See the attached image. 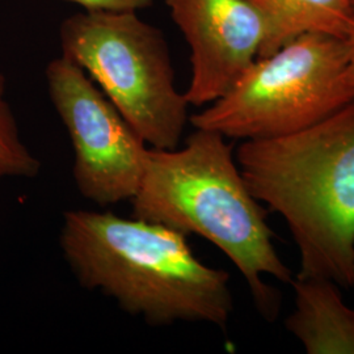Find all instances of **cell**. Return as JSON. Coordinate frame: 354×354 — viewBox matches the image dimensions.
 I'll use <instances>...</instances> for the list:
<instances>
[{"mask_svg": "<svg viewBox=\"0 0 354 354\" xmlns=\"http://www.w3.org/2000/svg\"><path fill=\"white\" fill-rule=\"evenodd\" d=\"M80 6L84 11L100 12H138L153 4L155 0H64Z\"/></svg>", "mask_w": 354, "mask_h": 354, "instance_id": "obj_11", "label": "cell"}, {"mask_svg": "<svg viewBox=\"0 0 354 354\" xmlns=\"http://www.w3.org/2000/svg\"><path fill=\"white\" fill-rule=\"evenodd\" d=\"M266 24V57L310 33L349 38L354 35L353 0H248ZM259 57V58H260Z\"/></svg>", "mask_w": 354, "mask_h": 354, "instance_id": "obj_9", "label": "cell"}, {"mask_svg": "<svg viewBox=\"0 0 354 354\" xmlns=\"http://www.w3.org/2000/svg\"><path fill=\"white\" fill-rule=\"evenodd\" d=\"M190 49L189 105L221 99L260 57L266 24L248 0H165Z\"/></svg>", "mask_w": 354, "mask_h": 354, "instance_id": "obj_7", "label": "cell"}, {"mask_svg": "<svg viewBox=\"0 0 354 354\" xmlns=\"http://www.w3.org/2000/svg\"><path fill=\"white\" fill-rule=\"evenodd\" d=\"M61 248L79 283L151 326L201 322L226 328L230 274L200 261L187 235L140 218L70 210Z\"/></svg>", "mask_w": 354, "mask_h": 354, "instance_id": "obj_2", "label": "cell"}, {"mask_svg": "<svg viewBox=\"0 0 354 354\" xmlns=\"http://www.w3.org/2000/svg\"><path fill=\"white\" fill-rule=\"evenodd\" d=\"M352 102L349 38L310 33L257 58L189 121L227 140L274 138L313 127Z\"/></svg>", "mask_w": 354, "mask_h": 354, "instance_id": "obj_4", "label": "cell"}, {"mask_svg": "<svg viewBox=\"0 0 354 354\" xmlns=\"http://www.w3.org/2000/svg\"><path fill=\"white\" fill-rule=\"evenodd\" d=\"M235 159L254 198L289 228L297 277L354 288V102L297 133L241 140Z\"/></svg>", "mask_w": 354, "mask_h": 354, "instance_id": "obj_3", "label": "cell"}, {"mask_svg": "<svg viewBox=\"0 0 354 354\" xmlns=\"http://www.w3.org/2000/svg\"><path fill=\"white\" fill-rule=\"evenodd\" d=\"M51 102L74 147L79 193L102 207L131 201L146 171L149 147L102 89L64 55L46 67Z\"/></svg>", "mask_w": 354, "mask_h": 354, "instance_id": "obj_6", "label": "cell"}, {"mask_svg": "<svg viewBox=\"0 0 354 354\" xmlns=\"http://www.w3.org/2000/svg\"><path fill=\"white\" fill-rule=\"evenodd\" d=\"M349 44H351V67L354 76V35L349 37Z\"/></svg>", "mask_w": 354, "mask_h": 354, "instance_id": "obj_12", "label": "cell"}, {"mask_svg": "<svg viewBox=\"0 0 354 354\" xmlns=\"http://www.w3.org/2000/svg\"><path fill=\"white\" fill-rule=\"evenodd\" d=\"M62 55L80 66L151 149H176L189 102L175 83L165 33L137 12L82 11L59 29Z\"/></svg>", "mask_w": 354, "mask_h": 354, "instance_id": "obj_5", "label": "cell"}, {"mask_svg": "<svg viewBox=\"0 0 354 354\" xmlns=\"http://www.w3.org/2000/svg\"><path fill=\"white\" fill-rule=\"evenodd\" d=\"M295 310L285 327L308 354H354V308L332 279L294 277Z\"/></svg>", "mask_w": 354, "mask_h": 354, "instance_id": "obj_8", "label": "cell"}, {"mask_svg": "<svg viewBox=\"0 0 354 354\" xmlns=\"http://www.w3.org/2000/svg\"><path fill=\"white\" fill-rule=\"evenodd\" d=\"M41 163L20 137L12 111L6 100V77L0 74V181L37 176Z\"/></svg>", "mask_w": 354, "mask_h": 354, "instance_id": "obj_10", "label": "cell"}, {"mask_svg": "<svg viewBox=\"0 0 354 354\" xmlns=\"http://www.w3.org/2000/svg\"><path fill=\"white\" fill-rule=\"evenodd\" d=\"M133 216L194 234L214 244L238 268L260 314L279 317V291L264 276L289 283V266L274 247V232L222 134L196 129L183 149H150Z\"/></svg>", "mask_w": 354, "mask_h": 354, "instance_id": "obj_1", "label": "cell"}, {"mask_svg": "<svg viewBox=\"0 0 354 354\" xmlns=\"http://www.w3.org/2000/svg\"><path fill=\"white\" fill-rule=\"evenodd\" d=\"M353 4H354V0H353Z\"/></svg>", "mask_w": 354, "mask_h": 354, "instance_id": "obj_13", "label": "cell"}]
</instances>
